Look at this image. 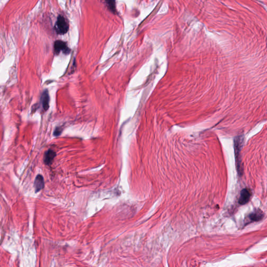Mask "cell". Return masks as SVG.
I'll list each match as a JSON object with an SVG mask.
<instances>
[{
	"instance_id": "6da1fadb",
	"label": "cell",
	"mask_w": 267,
	"mask_h": 267,
	"mask_svg": "<svg viewBox=\"0 0 267 267\" xmlns=\"http://www.w3.org/2000/svg\"><path fill=\"white\" fill-rule=\"evenodd\" d=\"M55 32L59 35H65L69 29V24L67 19L62 15H59L54 26Z\"/></svg>"
},
{
	"instance_id": "7a4b0ae2",
	"label": "cell",
	"mask_w": 267,
	"mask_h": 267,
	"mask_svg": "<svg viewBox=\"0 0 267 267\" xmlns=\"http://www.w3.org/2000/svg\"><path fill=\"white\" fill-rule=\"evenodd\" d=\"M242 142H243V138L242 136L238 137L236 139H235V156H236V164H237V172L240 176L243 174V169L242 167V163H241V159L240 157V152L242 148Z\"/></svg>"
},
{
	"instance_id": "3957f363",
	"label": "cell",
	"mask_w": 267,
	"mask_h": 267,
	"mask_svg": "<svg viewBox=\"0 0 267 267\" xmlns=\"http://www.w3.org/2000/svg\"><path fill=\"white\" fill-rule=\"evenodd\" d=\"M54 51L55 54H59L62 51L65 54H68L71 52V49L67 46L66 42L62 40H56L54 44Z\"/></svg>"
},
{
	"instance_id": "277c9868",
	"label": "cell",
	"mask_w": 267,
	"mask_h": 267,
	"mask_svg": "<svg viewBox=\"0 0 267 267\" xmlns=\"http://www.w3.org/2000/svg\"><path fill=\"white\" fill-rule=\"evenodd\" d=\"M251 191L249 189H243L241 191L238 203L240 205H244L248 203L251 197Z\"/></svg>"
},
{
	"instance_id": "5b68a950",
	"label": "cell",
	"mask_w": 267,
	"mask_h": 267,
	"mask_svg": "<svg viewBox=\"0 0 267 267\" xmlns=\"http://www.w3.org/2000/svg\"><path fill=\"white\" fill-rule=\"evenodd\" d=\"M44 185V178L43 176L40 174L37 175L36 178H35V182H34V188H35V191L37 193L39 192L43 189Z\"/></svg>"
},
{
	"instance_id": "8992f818",
	"label": "cell",
	"mask_w": 267,
	"mask_h": 267,
	"mask_svg": "<svg viewBox=\"0 0 267 267\" xmlns=\"http://www.w3.org/2000/svg\"><path fill=\"white\" fill-rule=\"evenodd\" d=\"M56 156L55 151L49 149L46 152L44 156V162L48 166H50Z\"/></svg>"
},
{
	"instance_id": "52a82bcc",
	"label": "cell",
	"mask_w": 267,
	"mask_h": 267,
	"mask_svg": "<svg viewBox=\"0 0 267 267\" xmlns=\"http://www.w3.org/2000/svg\"><path fill=\"white\" fill-rule=\"evenodd\" d=\"M41 101L42 107L45 111L48 110L49 108V101H50V97L48 90H46L44 91L42 94L41 97Z\"/></svg>"
},
{
	"instance_id": "ba28073f",
	"label": "cell",
	"mask_w": 267,
	"mask_h": 267,
	"mask_svg": "<svg viewBox=\"0 0 267 267\" xmlns=\"http://www.w3.org/2000/svg\"><path fill=\"white\" fill-rule=\"evenodd\" d=\"M264 216V214L263 211L260 210H256L255 211L252 212L251 214L249 215V218L250 220L252 221L258 222L260 221L263 219Z\"/></svg>"
},
{
	"instance_id": "9c48e42d",
	"label": "cell",
	"mask_w": 267,
	"mask_h": 267,
	"mask_svg": "<svg viewBox=\"0 0 267 267\" xmlns=\"http://www.w3.org/2000/svg\"><path fill=\"white\" fill-rule=\"evenodd\" d=\"M106 5L111 12L113 13H116V3L115 0H105Z\"/></svg>"
},
{
	"instance_id": "30bf717a",
	"label": "cell",
	"mask_w": 267,
	"mask_h": 267,
	"mask_svg": "<svg viewBox=\"0 0 267 267\" xmlns=\"http://www.w3.org/2000/svg\"><path fill=\"white\" fill-rule=\"evenodd\" d=\"M62 129L61 127H56L54 131V135L55 136H59L62 133Z\"/></svg>"
}]
</instances>
